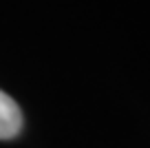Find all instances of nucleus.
<instances>
[{"instance_id": "f257e3e1", "label": "nucleus", "mask_w": 150, "mask_h": 148, "mask_svg": "<svg viewBox=\"0 0 150 148\" xmlns=\"http://www.w3.org/2000/svg\"><path fill=\"white\" fill-rule=\"evenodd\" d=\"M22 128V113L20 106L7 93L0 91V139H11Z\"/></svg>"}]
</instances>
